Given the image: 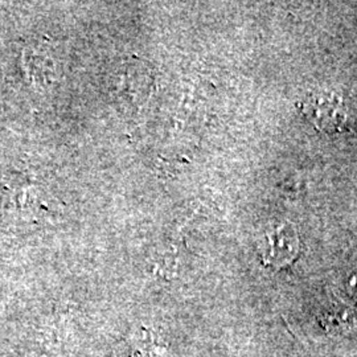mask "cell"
Returning a JSON list of instances; mask_svg holds the SVG:
<instances>
[{
  "mask_svg": "<svg viewBox=\"0 0 357 357\" xmlns=\"http://www.w3.org/2000/svg\"><path fill=\"white\" fill-rule=\"evenodd\" d=\"M302 110L314 128L330 135H342L357 128V97L348 90L318 88L307 94Z\"/></svg>",
  "mask_w": 357,
  "mask_h": 357,
  "instance_id": "1",
  "label": "cell"
},
{
  "mask_svg": "<svg viewBox=\"0 0 357 357\" xmlns=\"http://www.w3.org/2000/svg\"><path fill=\"white\" fill-rule=\"evenodd\" d=\"M264 262L273 268H286L299 255V236L291 222L273 221L262 231L258 243Z\"/></svg>",
  "mask_w": 357,
  "mask_h": 357,
  "instance_id": "2",
  "label": "cell"
},
{
  "mask_svg": "<svg viewBox=\"0 0 357 357\" xmlns=\"http://www.w3.org/2000/svg\"><path fill=\"white\" fill-rule=\"evenodd\" d=\"M155 90V78L149 65L131 60L121 66L114 79L115 98L125 107H142Z\"/></svg>",
  "mask_w": 357,
  "mask_h": 357,
  "instance_id": "3",
  "label": "cell"
}]
</instances>
